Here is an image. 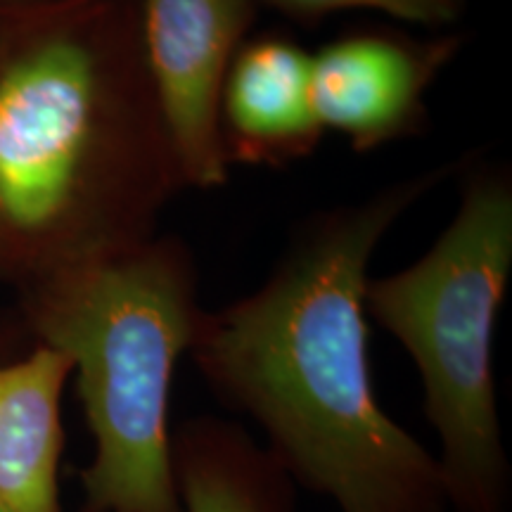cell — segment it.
I'll return each instance as SVG.
<instances>
[{
	"mask_svg": "<svg viewBox=\"0 0 512 512\" xmlns=\"http://www.w3.org/2000/svg\"><path fill=\"white\" fill-rule=\"evenodd\" d=\"M432 178L344 207L254 294L197 318L190 354L216 396L256 420L285 475L339 512H444L437 458L377 403L368 358V266Z\"/></svg>",
	"mask_w": 512,
	"mask_h": 512,
	"instance_id": "obj_1",
	"label": "cell"
},
{
	"mask_svg": "<svg viewBox=\"0 0 512 512\" xmlns=\"http://www.w3.org/2000/svg\"><path fill=\"white\" fill-rule=\"evenodd\" d=\"M183 188L147 69L140 15L100 0L0 62V230L48 240L93 209L114 252L155 238Z\"/></svg>",
	"mask_w": 512,
	"mask_h": 512,
	"instance_id": "obj_2",
	"label": "cell"
},
{
	"mask_svg": "<svg viewBox=\"0 0 512 512\" xmlns=\"http://www.w3.org/2000/svg\"><path fill=\"white\" fill-rule=\"evenodd\" d=\"M46 347L69 358L95 439L88 512H183L171 467L169 392L200 309L178 240L150 238L57 268L34 302Z\"/></svg>",
	"mask_w": 512,
	"mask_h": 512,
	"instance_id": "obj_3",
	"label": "cell"
},
{
	"mask_svg": "<svg viewBox=\"0 0 512 512\" xmlns=\"http://www.w3.org/2000/svg\"><path fill=\"white\" fill-rule=\"evenodd\" d=\"M510 271L512 185L482 171L467 181L458 214L430 252L366 287V313L418 366L446 503L458 512L510 505L494 382V328Z\"/></svg>",
	"mask_w": 512,
	"mask_h": 512,
	"instance_id": "obj_4",
	"label": "cell"
},
{
	"mask_svg": "<svg viewBox=\"0 0 512 512\" xmlns=\"http://www.w3.org/2000/svg\"><path fill=\"white\" fill-rule=\"evenodd\" d=\"M140 34L178 176L192 188L228 178L221 95L254 19V0H140Z\"/></svg>",
	"mask_w": 512,
	"mask_h": 512,
	"instance_id": "obj_5",
	"label": "cell"
},
{
	"mask_svg": "<svg viewBox=\"0 0 512 512\" xmlns=\"http://www.w3.org/2000/svg\"><path fill=\"white\" fill-rule=\"evenodd\" d=\"M456 43L354 34L311 55V100L323 131L361 152L408 136L425 119V93Z\"/></svg>",
	"mask_w": 512,
	"mask_h": 512,
	"instance_id": "obj_6",
	"label": "cell"
},
{
	"mask_svg": "<svg viewBox=\"0 0 512 512\" xmlns=\"http://www.w3.org/2000/svg\"><path fill=\"white\" fill-rule=\"evenodd\" d=\"M228 162L280 166L316 150L323 126L311 100V55L287 38L240 46L221 95Z\"/></svg>",
	"mask_w": 512,
	"mask_h": 512,
	"instance_id": "obj_7",
	"label": "cell"
},
{
	"mask_svg": "<svg viewBox=\"0 0 512 512\" xmlns=\"http://www.w3.org/2000/svg\"><path fill=\"white\" fill-rule=\"evenodd\" d=\"M72 363L53 347L0 366V496L15 512H60V401Z\"/></svg>",
	"mask_w": 512,
	"mask_h": 512,
	"instance_id": "obj_8",
	"label": "cell"
},
{
	"mask_svg": "<svg viewBox=\"0 0 512 512\" xmlns=\"http://www.w3.org/2000/svg\"><path fill=\"white\" fill-rule=\"evenodd\" d=\"M171 467L183 512H292V479L228 422H188L171 437Z\"/></svg>",
	"mask_w": 512,
	"mask_h": 512,
	"instance_id": "obj_9",
	"label": "cell"
},
{
	"mask_svg": "<svg viewBox=\"0 0 512 512\" xmlns=\"http://www.w3.org/2000/svg\"><path fill=\"white\" fill-rule=\"evenodd\" d=\"M264 3L306 22L342 10H377L403 22L444 27L463 15L467 0H264Z\"/></svg>",
	"mask_w": 512,
	"mask_h": 512,
	"instance_id": "obj_10",
	"label": "cell"
},
{
	"mask_svg": "<svg viewBox=\"0 0 512 512\" xmlns=\"http://www.w3.org/2000/svg\"><path fill=\"white\" fill-rule=\"evenodd\" d=\"M0 512H15V510L10 508L8 503H5V498H3V496H0Z\"/></svg>",
	"mask_w": 512,
	"mask_h": 512,
	"instance_id": "obj_11",
	"label": "cell"
},
{
	"mask_svg": "<svg viewBox=\"0 0 512 512\" xmlns=\"http://www.w3.org/2000/svg\"><path fill=\"white\" fill-rule=\"evenodd\" d=\"M0 3H8V0H0Z\"/></svg>",
	"mask_w": 512,
	"mask_h": 512,
	"instance_id": "obj_12",
	"label": "cell"
}]
</instances>
